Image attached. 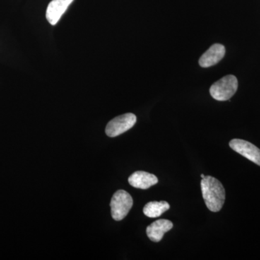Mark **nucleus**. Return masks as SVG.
<instances>
[{
	"instance_id": "6",
	"label": "nucleus",
	"mask_w": 260,
	"mask_h": 260,
	"mask_svg": "<svg viewBox=\"0 0 260 260\" xmlns=\"http://www.w3.org/2000/svg\"><path fill=\"white\" fill-rule=\"evenodd\" d=\"M225 54V48L220 44H215L200 58L199 64L202 68H210L218 64Z\"/></svg>"
},
{
	"instance_id": "3",
	"label": "nucleus",
	"mask_w": 260,
	"mask_h": 260,
	"mask_svg": "<svg viewBox=\"0 0 260 260\" xmlns=\"http://www.w3.org/2000/svg\"><path fill=\"white\" fill-rule=\"evenodd\" d=\"M110 205L112 218L119 221L125 218L133 208V199L127 191L118 190L113 195Z\"/></svg>"
},
{
	"instance_id": "1",
	"label": "nucleus",
	"mask_w": 260,
	"mask_h": 260,
	"mask_svg": "<svg viewBox=\"0 0 260 260\" xmlns=\"http://www.w3.org/2000/svg\"><path fill=\"white\" fill-rule=\"evenodd\" d=\"M201 189L207 208L212 212H218L223 208L225 191L220 181L210 176L202 179Z\"/></svg>"
},
{
	"instance_id": "7",
	"label": "nucleus",
	"mask_w": 260,
	"mask_h": 260,
	"mask_svg": "<svg viewBox=\"0 0 260 260\" xmlns=\"http://www.w3.org/2000/svg\"><path fill=\"white\" fill-rule=\"evenodd\" d=\"M74 0H52L47 10L46 17L51 25H56Z\"/></svg>"
},
{
	"instance_id": "11",
	"label": "nucleus",
	"mask_w": 260,
	"mask_h": 260,
	"mask_svg": "<svg viewBox=\"0 0 260 260\" xmlns=\"http://www.w3.org/2000/svg\"><path fill=\"white\" fill-rule=\"evenodd\" d=\"M200 177H201L202 179H204V178L205 177V176L204 175V174H202L201 176H200Z\"/></svg>"
},
{
	"instance_id": "2",
	"label": "nucleus",
	"mask_w": 260,
	"mask_h": 260,
	"mask_svg": "<svg viewBox=\"0 0 260 260\" xmlns=\"http://www.w3.org/2000/svg\"><path fill=\"white\" fill-rule=\"evenodd\" d=\"M237 89V78L229 75L214 83L210 87V93L215 100L225 102L234 96Z\"/></svg>"
},
{
	"instance_id": "5",
	"label": "nucleus",
	"mask_w": 260,
	"mask_h": 260,
	"mask_svg": "<svg viewBox=\"0 0 260 260\" xmlns=\"http://www.w3.org/2000/svg\"><path fill=\"white\" fill-rule=\"evenodd\" d=\"M229 145L234 151L260 167V150L255 145L240 139L231 140Z\"/></svg>"
},
{
	"instance_id": "9",
	"label": "nucleus",
	"mask_w": 260,
	"mask_h": 260,
	"mask_svg": "<svg viewBox=\"0 0 260 260\" xmlns=\"http://www.w3.org/2000/svg\"><path fill=\"white\" fill-rule=\"evenodd\" d=\"M130 185L138 189H147L158 182V178L150 173L138 171L133 173L128 179Z\"/></svg>"
},
{
	"instance_id": "8",
	"label": "nucleus",
	"mask_w": 260,
	"mask_h": 260,
	"mask_svg": "<svg viewBox=\"0 0 260 260\" xmlns=\"http://www.w3.org/2000/svg\"><path fill=\"white\" fill-rule=\"evenodd\" d=\"M172 221L166 219H160L150 224L146 229L147 235L153 242H159L162 240L165 233L169 232L173 228Z\"/></svg>"
},
{
	"instance_id": "10",
	"label": "nucleus",
	"mask_w": 260,
	"mask_h": 260,
	"mask_svg": "<svg viewBox=\"0 0 260 260\" xmlns=\"http://www.w3.org/2000/svg\"><path fill=\"white\" fill-rule=\"evenodd\" d=\"M170 208V205L166 201L150 202L145 205L143 213L149 218H158Z\"/></svg>"
},
{
	"instance_id": "4",
	"label": "nucleus",
	"mask_w": 260,
	"mask_h": 260,
	"mask_svg": "<svg viewBox=\"0 0 260 260\" xmlns=\"http://www.w3.org/2000/svg\"><path fill=\"white\" fill-rule=\"evenodd\" d=\"M136 121V116L132 113L116 116L108 123L106 127V134L110 138L119 136L131 129Z\"/></svg>"
}]
</instances>
